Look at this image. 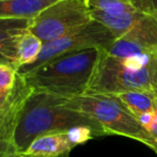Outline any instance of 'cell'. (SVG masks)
I'll return each instance as SVG.
<instances>
[{"label":"cell","mask_w":157,"mask_h":157,"mask_svg":"<svg viewBox=\"0 0 157 157\" xmlns=\"http://www.w3.org/2000/svg\"><path fill=\"white\" fill-rule=\"evenodd\" d=\"M117 41L116 36L101 23L92 19L89 24L81 27L80 29L62 36L60 39L44 43L41 55L34 63L29 66H24L17 70L18 74L32 71L40 67L48 61L70 54L74 52H80L91 48H98L101 50H107L114 42Z\"/></svg>","instance_id":"8992f818"},{"label":"cell","mask_w":157,"mask_h":157,"mask_svg":"<svg viewBox=\"0 0 157 157\" xmlns=\"http://www.w3.org/2000/svg\"><path fill=\"white\" fill-rule=\"evenodd\" d=\"M155 93H156V94H157V89H156V90H155Z\"/></svg>","instance_id":"ffe728a7"},{"label":"cell","mask_w":157,"mask_h":157,"mask_svg":"<svg viewBox=\"0 0 157 157\" xmlns=\"http://www.w3.org/2000/svg\"><path fill=\"white\" fill-rule=\"evenodd\" d=\"M78 126L92 128L99 137L108 136L106 130L92 119L59 105L55 95L33 90L26 101L15 135L17 154L25 151L41 135L67 130Z\"/></svg>","instance_id":"7a4b0ae2"},{"label":"cell","mask_w":157,"mask_h":157,"mask_svg":"<svg viewBox=\"0 0 157 157\" xmlns=\"http://www.w3.org/2000/svg\"><path fill=\"white\" fill-rule=\"evenodd\" d=\"M44 42L29 29L25 30L17 39L16 68L31 65L37 60L43 49Z\"/></svg>","instance_id":"5bb4252c"},{"label":"cell","mask_w":157,"mask_h":157,"mask_svg":"<svg viewBox=\"0 0 157 157\" xmlns=\"http://www.w3.org/2000/svg\"><path fill=\"white\" fill-rule=\"evenodd\" d=\"M87 3L91 11H101L110 14L136 11L130 0H87Z\"/></svg>","instance_id":"2e32d148"},{"label":"cell","mask_w":157,"mask_h":157,"mask_svg":"<svg viewBox=\"0 0 157 157\" xmlns=\"http://www.w3.org/2000/svg\"><path fill=\"white\" fill-rule=\"evenodd\" d=\"M58 0H0V18L32 19Z\"/></svg>","instance_id":"7c38bea8"},{"label":"cell","mask_w":157,"mask_h":157,"mask_svg":"<svg viewBox=\"0 0 157 157\" xmlns=\"http://www.w3.org/2000/svg\"><path fill=\"white\" fill-rule=\"evenodd\" d=\"M104 52L118 58L149 55L157 52V19L142 15L129 31Z\"/></svg>","instance_id":"9c48e42d"},{"label":"cell","mask_w":157,"mask_h":157,"mask_svg":"<svg viewBox=\"0 0 157 157\" xmlns=\"http://www.w3.org/2000/svg\"><path fill=\"white\" fill-rule=\"evenodd\" d=\"M31 19L0 18V61L16 67V43L18 36L29 29ZM17 70V68H16Z\"/></svg>","instance_id":"30bf717a"},{"label":"cell","mask_w":157,"mask_h":157,"mask_svg":"<svg viewBox=\"0 0 157 157\" xmlns=\"http://www.w3.org/2000/svg\"><path fill=\"white\" fill-rule=\"evenodd\" d=\"M91 21L87 0H58L30 21L29 30L47 43L80 29Z\"/></svg>","instance_id":"5b68a950"},{"label":"cell","mask_w":157,"mask_h":157,"mask_svg":"<svg viewBox=\"0 0 157 157\" xmlns=\"http://www.w3.org/2000/svg\"><path fill=\"white\" fill-rule=\"evenodd\" d=\"M101 52L98 48L70 52L19 75L34 91L66 98L79 96L89 88Z\"/></svg>","instance_id":"6da1fadb"},{"label":"cell","mask_w":157,"mask_h":157,"mask_svg":"<svg viewBox=\"0 0 157 157\" xmlns=\"http://www.w3.org/2000/svg\"><path fill=\"white\" fill-rule=\"evenodd\" d=\"M142 15L143 14L137 11L128 13H117V14H110L101 11H91L92 19L101 23L108 30H110L117 40L129 31L142 17Z\"/></svg>","instance_id":"4fadbf2b"},{"label":"cell","mask_w":157,"mask_h":157,"mask_svg":"<svg viewBox=\"0 0 157 157\" xmlns=\"http://www.w3.org/2000/svg\"><path fill=\"white\" fill-rule=\"evenodd\" d=\"M137 12L157 19V0H130Z\"/></svg>","instance_id":"e0dca14e"},{"label":"cell","mask_w":157,"mask_h":157,"mask_svg":"<svg viewBox=\"0 0 157 157\" xmlns=\"http://www.w3.org/2000/svg\"><path fill=\"white\" fill-rule=\"evenodd\" d=\"M112 96L139 120L157 110V94L152 91H128Z\"/></svg>","instance_id":"8fae6325"},{"label":"cell","mask_w":157,"mask_h":157,"mask_svg":"<svg viewBox=\"0 0 157 157\" xmlns=\"http://www.w3.org/2000/svg\"><path fill=\"white\" fill-rule=\"evenodd\" d=\"M56 96V95H55ZM59 105L74 110L98 123L109 135H121L147 145L157 154V142L141 121L132 116L112 95L83 94L74 97L56 96Z\"/></svg>","instance_id":"277c9868"},{"label":"cell","mask_w":157,"mask_h":157,"mask_svg":"<svg viewBox=\"0 0 157 157\" xmlns=\"http://www.w3.org/2000/svg\"><path fill=\"white\" fill-rule=\"evenodd\" d=\"M99 135L87 126H78L67 130L47 132L35 138L24 152L26 157H70L74 147Z\"/></svg>","instance_id":"52a82bcc"},{"label":"cell","mask_w":157,"mask_h":157,"mask_svg":"<svg viewBox=\"0 0 157 157\" xmlns=\"http://www.w3.org/2000/svg\"><path fill=\"white\" fill-rule=\"evenodd\" d=\"M157 89V52L118 58L101 50L86 94L113 95Z\"/></svg>","instance_id":"3957f363"},{"label":"cell","mask_w":157,"mask_h":157,"mask_svg":"<svg viewBox=\"0 0 157 157\" xmlns=\"http://www.w3.org/2000/svg\"><path fill=\"white\" fill-rule=\"evenodd\" d=\"M141 123L145 127V129L149 132L152 138L157 142V110L153 113L149 114L143 120H141Z\"/></svg>","instance_id":"ac0fdd59"},{"label":"cell","mask_w":157,"mask_h":157,"mask_svg":"<svg viewBox=\"0 0 157 157\" xmlns=\"http://www.w3.org/2000/svg\"><path fill=\"white\" fill-rule=\"evenodd\" d=\"M18 73L15 66L0 63V108L10 98L15 89Z\"/></svg>","instance_id":"9a60e30c"},{"label":"cell","mask_w":157,"mask_h":157,"mask_svg":"<svg viewBox=\"0 0 157 157\" xmlns=\"http://www.w3.org/2000/svg\"><path fill=\"white\" fill-rule=\"evenodd\" d=\"M14 157H26V156H23V155H21V154H17V155Z\"/></svg>","instance_id":"d6986e66"},{"label":"cell","mask_w":157,"mask_h":157,"mask_svg":"<svg viewBox=\"0 0 157 157\" xmlns=\"http://www.w3.org/2000/svg\"><path fill=\"white\" fill-rule=\"evenodd\" d=\"M32 92V88L18 74L14 91L6 103L0 108V157L17 155L15 135L26 101Z\"/></svg>","instance_id":"ba28073f"},{"label":"cell","mask_w":157,"mask_h":157,"mask_svg":"<svg viewBox=\"0 0 157 157\" xmlns=\"http://www.w3.org/2000/svg\"><path fill=\"white\" fill-rule=\"evenodd\" d=\"M0 63H3V62H1V61H0Z\"/></svg>","instance_id":"44dd1931"}]
</instances>
